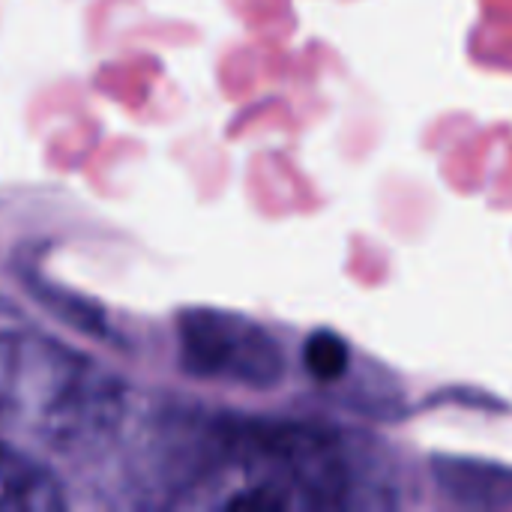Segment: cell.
Returning <instances> with one entry per match:
<instances>
[{"mask_svg": "<svg viewBox=\"0 0 512 512\" xmlns=\"http://www.w3.org/2000/svg\"><path fill=\"white\" fill-rule=\"evenodd\" d=\"M195 438L192 480L225 468L246 477L228 510H348L360 492L342 435L318 423L222 417Z\"/></svg>", "mask_w": 512, "mask_h": 512, "instance_id": "cell-1", "label": "cell"}, {"mask_svg": "<svg viewBox=\"0 0 512 512\" xmlns=\"http://www.w3.org/2000/svg\"><path fill=\"white\" fill-rule=\"evenodd\" d=\"M126 411L123 381L36 333L0 330V432H30L63 456L105 447Z\"/></svg>", "mask_w": 512, "mask_h": 512, "instance_id": "cell-2", "label": "cell"}, {"mask_svg": "<svg viewBox=\"0 0 512 512\" xmlns=\"http://www.w3.org/2000/svg\"><path fill=\"white\" fill-rule=\"evenodd\" d=\"M177 354L183 372L201 381L270 390L285 378V354L270 330L222 309L180 312Z\"/></svg>", "mask_w": 512, "mask_h": 512, "instance_id": "cell-3", "label": "cell"}, {"mask_svg": "<svg viewBox=\"0 0 512 512\" xmlns=\"http://www.w3.org/2000/svg\"><path fill=\"white\" fill-rule=\"evenodd\" d=\"M0 510H66V492L60 477L45 462L9 441H0Z\"/></svg>", "mask_w": 512, "mask_h": 512, "instance_id": "cell-4", "label": "cell"}, {"mask_svg": "<svg viewBox=\"0 0 512 512\" xmlns=\"http://www.w3.org/2000/svg\"><path fill=\"white\" fill-rule=\"evenodd\" d=\"M351 363V348L333 330H318L303 345V366L318 384H336L345 378Z\"/></svg>", "mask_w": 512, "mask_h": 512, "instance_id": "cell-5", "label": "cell"}]
</instances>
